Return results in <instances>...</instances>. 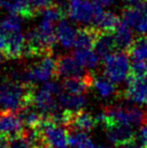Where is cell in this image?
Here are the masks:
<instances>
[{
	"label": "cell",
	"instance_id": "cell-25",
	"mask_svg": "<svg viewBox=\"0 0 147 148\" xmlns=\"http://www.w3.org/2000/svg\"><path fill=\"white\" fill-rule=\"evenodd\" d=\"M93 88L96 90L98 95L103 99H107L116 94V86L107 77H94Z\"/></svg>",
	"mask_w": 147,
	"mask_h": 148
},
{
	"label": "cell",
	"instance_id": "cell-27",
	"mask_svg": "<svg viewBox=\"0 0 147 148\" xmlns=\"http://www.w3.org/2000/svg\"><path fill=\"white\" fill-rule=\"evenodd\" d=\"M68 144L74 148H90L93 143L87 132L70 131L68 132Z\"/></svg>",
	"mask_w": 147,
	"mask_h": 148
},
{
	"label": "cell",
	"instance_id": "cell-20",
	"mask_svg": "<svg viewBox=\"0 0 147 148\" xmlns=\"http://www.w3.org/2000/svg\"><path fill=\"white\" fill-rule=\"evenodd\" d=\"M115 49H117V48H116V43H115L114 34L101 32L95 41V45H94V50L100 55V58H104L105 56L113 53Z\"/></svg>",
	"mask_w": 147,
	"mask_h": 148
},
{
	"label": "cell",
	"instance_id": "cell-29",
	"mask_svg": "<svg viewBox=\"0 0 147 148\" xmlns=\"http://www.w3.org/2000/svg\"><path fill=\"white\" fill-rule=\"evenodd\" d=\"M29 4V8L33 11L34 15H37L40 13L42 9L47 8L52 4V0H27Z\"/></svg>",
	"mask_w": 147,
	"mask_h": 148
},
{
	"label": "cell",
	"instance_id": "cell-26",
	"mask_svg": "<svg viewBox=\"0 0 147 148\" xmlns=\"http://www.w3.org/2000/svg\"><path fill=\"white\" fill-rule=\"evenodd\" d=\"M22 17L19 14L10 13L0 21V32L3 34H10L22 30Z\"/></svg>",
	"mask_w": 147,
	"mask_h": 148
},
{
	"label": "cell",
	"instance_id": "cell-10",
	"mask_svg": "<svg viewBox=\"0 0 147 148\" xmlns=\"http://www.w3.org/2000/svg\"><path fill=\"white\" fill-rule=\"evenodd\" d=\"M23 122L15 111H0V136L13 138L24 132Z\"/></svg>",
	"mask_w": 147,
	"mask_h": 148
},
{
	"label": "cell",
	"instance_id": "cell-31",
	"mask_svg": "<svg viewBox=\"0 0 147 148\" xmlns=\"http://www.w3.org/2000/svg\"><path fill=\"white\" fill-rule=\"evenodd\" d=\"M93 1L101 7H109L116 2V0H93Z\"/></svg>",
	"mask_w": 147,
	"mask_h": 148
},
{
	"label": "cell",
	"instance_id": "cell-2",
	"mask_svg": "<svg viewBox=\"0 0 147 148\" xmlns=\"http://www.w3.org/2000/svg\"><path fill=\"white\" fill-rule=\"evenodd\" d=\"M25 37H26L25 56L51 55L57 40L53 23L45 20H41L36 28L30 29L25 35Z\"/></svg>",
	"mask_w": 147,
	"mask_h": 148
},
{
	"label": "cell",
	"instance_id": "cell-23",
	"mask_svg": "<svg viewBox=\"0 0 147 148\" xmlns=\"http://www.w3.org/2000/svg\"><path fill=\"white\" fill-rule=\"evenodd\" d=\"M127 53L134 61H147V35H142L135 38Z\"/></svg>",
	"mask_w": 147,
	"mask_h": 148
},
{
	"label": "cell",
	"instance_id": "cell-13",
	"mask_svg": "<svg viewBox=\"0 0 147 148\" xmlns=\"http://www.w3.org/2000/svg\"><path fill=\"white\" fill-rule=\"evenodd\" d=\"M122 17L128 25L141 34L147 33V14L142 5H128L123 9Z\"/></svg>",
	"mask_w": 147,
	"mask_h": 148
},
{
	"label": "cell",
	"instance_id": "cell-6",
	"mask_svg": "<svg viewBox=\"0 0 147 148\" xmlns=\"http://www.w3.org/2000/svg\"><path fill=\"white\" fill-rule=\"evenodd\" d=\"M56 77V61L51 55L43 56L40 62L24 69L20 75V81L28 84L47 81L48 79Z\"/></svg>",
	"mask_w": 147,
	"mask_h": 148
},
{
	"label": "cell",
	"instance_id": "cell-1",
	"mask_svg": "<svg viewBox=\"0 0 147 148\" xmlns=\"http://www.w3.org/2000/svg\"><path fill=\"white\" fill-rule=\"evenodd\" d=\"M35 91L33 84L0 79V111H19L33 104Z\"/></svg>",
	"mask_w": 147,
	"mask_h": 148
},
{
	"label": "cell",
	"instance_id": "cell-21",
	"mask_svg": "<svg viewBox=\"0 0 147 148\" xmlns=\"http://www.w3.org/2000/svg\"><path fill=\"white\" fill-rule=\"evenodd\" d=\"M57 97L61 106L69 110H80L87 104V99L83 94H74L65 91L60 93Z\"/></svg>",
	"mask_w": 147,
	"mask_h": 148
},
{
	"label": "cell",
	"instance_id": "cell-14",
	"mask_svg": "<svg viewBox=\"0 0 147 148\" xmlns=\"http://www.w3.org/2000/svg\"><path fill=\"white\" fill-rule=\"evenodd\" d=\"M3 34V33H2ZM7 39V45L4 49V55L7 58L16 60L24 56L25 45H26V37L24 34L20 32L10 34H3Z\"/></svg>",
	"mask_w": 147,
	"mask_h": 148
},
{
	"label": "cell",
	"instance_id": "cell-8",
	"mask_svg": "<svg viewBox=\"0 0 147 148\" xmlns=\"http://www.w3.org/2000/svg\"><path fill=\"white\" fill-rule=\"evenodd\" d=\"M107 140L117 147L127 148L135 137L132 125L122 123H110L105 127Z\"/></svg>",
	"mask_w": 147,
	"mask_h": 148
},
{
	"label": "cell",
	"instance_id": "cell-34",
	"mask_svg": "<svg viewBox=\"0 0 147 148\" xmlns=\"http://www.w3.org/2000/svg\"><path fill=\"white\" fill-rule=\"evenodd\" d=\"M90 148H110L109 146H106V145H98V144H92Z\"/></svg>",
	"mask_w": 147,
	"mask_h": 148
},
{
	"label": "cell",
	"instance_id": "cell-11",
	"mask_svg": "<svg viewBox=\"0 0 147 148\" xmlns=\"http://www.w3.org/2000/svg\"><path fill=\"white\" fill-rule=\"evenodd\" d=\"M89 74L84 67L74 56L62 55L56 61V78H71V77H84Z\"/></svg>",
	"mask_w": 147,
	"mask_h": 148
},
{
	"label": "cell",
	"instance_id": "cell-18",
	"mask_svg": "<svg viewBox=\"0 0 147 148\" xmlns=\"http://www.w3.org/2000/svg\"><path fill=\"white\" fill-rule=\"evenodd\" d=\"M114 39L116 43V48L120 51H126L130 48L132 42L134 40L133 38V33L131 26L128 25L126 22H120V24L117 26V28L115 29L114 33Z\"/></svg>",
	"mask_w": 147,
	"mask_h": 148
},
{
	"label": "cell",
	"instance_id": "cell-16",
	"mask_svg": "<svg viewBox=\"0 0 147 148\" xmlns=\"http://www.w3.org/2000/svg\"><path fill=\"white\" fill-rule=\"evenodd\" d=\"M55 34H56L57 41L60 42V45L63 48L69 49L75 45L77 30L74 28V26L68 21L63 18L62 21L58 22L55 28Z\"/></svg>",
	"mask_w": 147,
	"mask_h": 148
},
{
	"label": "cell",
	"instance_id": "cell-7",
	"mask_svg": "<svg viewBox=\"0 0 147 148\" xmlns=\"http://www.w3.org/2000/svg\"><path fill=\"white\" fill-rule=\"evenodd\" d=\"M47 144L53 148H66L68 145V131L63 125L55 123L49 116L39 125Z\"/></svg>",
	"mask_w": 147,
	"mask_h": 148
},
{
	"label": "cell",
	"instance_id": "cell-4",
	"mask_svg": "<svg viewBox=\"0 0 147 148\" xmlns=\"http://www.w3.org/2000/svg\"><path fill=\"white\" fill-rule=\"evenodd\" d=\"M103 12V7L93 0H68L67 15L79 24H94Z\"/></svg>",
	"mask_w": 147,
	"mask_h": 148
},
{
	"label": "cell",
	"instance_id": "cell-36",
	"mask_svg": "<svg viewBox=\"0 0 147 148\" xmlns=\"http://www.w3.org/2000/svg\"><path fill=\"white\" fill-rule=\"evenodd\" d=\"M142 7H143L144 11H145V12H146V14H147V1L144 4H142Z\"/></svg>",
	"mask_w": 147,
	"mask_h": 148
},
{
	"label": "cell",
	"instance_id": "cell-17",
	"mask_svg": "<svg viewBox=\"0 0 147 148\" xmlns=\"http://www.w3.org/2000/svg\"><path fill=\"white\" fill-rule=\"evenodd\" d=\"M100 30L94 26H88L78 29L75 40L76 49H92L100 35Z\"/></svg>",
	"mask_w": 147,
	"mask_h": 148
},
{
	"label": "cell",
	"instance_id": "cell-37",
	"mask_svg": "<svg viewBox=\"0 0 147 148\" xmlns=\"http://www.w3.org/2000/svg\"><path fill=\"white\" fill-rule=\"evenodd\" d=\"M66 148H67V147H66Z\"/></svg>",
	"mask_w": 147,
	"mask_h": 148
},
{
	"label": "cell",
	"instance_id": "cell-28",
	"mask_svg": "<svg viewBox=\"0 0 147 148\" xmlns=\"http://www.w3.org/2000/svg\"><path fill=\"white\" fill-rule=\"evenodd\" d=\"M129 76L133 78H142L147 76V62L134 61V64L131 66Z\"/></svg>",
	"mask_w": 147,
	"mask_h": 148
},
{
	"label": "cell",
	"instance_id": "cell-12",
	"mask_svg": "<svg viewBox=\"0 0 147 148\" xmlns=\"http://www.w3.org/2000/svg\"><path fill=\"white\" fill-rule=\"evenodd\" d=\"M56 96L57 95L53 94L52 92H50L49 90H47L45 88L42 86L41 89L35 91L33 104L42 114L51 116L53 112L61 108L60 107L61 105H58L57 103L58 99H56Z\"/></svg>",
	"mask_w": 147,
	"mask_h": 148
},
{
	"label": "cell",
	"instance_id": "cell-9",
	"mask_svg": "<svg viewBox=\"0 0 147 148\" xmlns=\"http://www.w3.org/2000/svg\"><path fill=\"white\" fill-rule=\"evenodd\" d=\"M98 124L96 117L94 118L90 112L80 109V110H69L68 119L65 127L68 132L70 131H81L90 132L92 131L95 125Z\"/></svg>",
	"mask_w": 147,
	"mask_h": 148
},
{
	"label": "cell",
	"instance_id": "cell-3",
	"mask_svg": "<svg viewBox=\"0 0 147 148\" xmlns=\"http://www.w3.org/2000/svg\"><path fill=\"white\" fill-rule=\"evenodd\" d=\"M103 111L107 118L106 125L110 123L144 125L147 123V111L128 103L106 106L103 109Z\"/></svg>",
	"mask_w": 147,
	"mask_h": 148
},
{
	"label": "cell",
	"instance_id": "cell-33",
	"mask_svg": "<svg viewBox=\"0 0 147 148\" xmlns=\"http://www.w3.org/2000/svg\"><path fill=\"white\" fill-rule=\"evenodd\" d=\"M0 148H10V142L8 138L0 136Z\"/></svg>",
	"mask_w": 147,
	"mask_h": 148
},
{
	"label": "cell",
	"instance_id": "cell-22",
	"mask_svg": "<svg viewBox=\"0 0 147 148\" xmlns=\"http://www.w3.org/2000/svg\"><path fill=\"white\" fill-rule=\"evenodd\" d=\"M73 56L84 68L89 69L98 67L100 63V55L92 49H76L73 52Z\"/></svg>",
	"mask_w": 147,
	"mask_h": 148
},
{
	"label": "cell",
	"instance_id": "cell-30",
	"mask_svg": "<svg viewBox=\"0 0 147 148\" xmlns=\"http://www.w3.org/2000/svg\"><path fill=\"white\" fill-rule=\"evenodd\" d=\"M9 142H10V148H33L29 140L23 134L10 138Z\"/></svg>",
	"mask_w": 147,
	"mask_h": 148
},
{
	"label": "cell",
	"instance_id": "cell-35",
	"mask_svg": "<svg viewBox=\"0 0 147 148\" xmlns=\"http://www.w3.org/2000/svg\"><path fill=\"white\" fill-rule=\"evenodd\" d=\"M5 58V55H4L3 52H2L1 50H0V63H1L2 61H3V58Z\"/></svg>",
	"mask_w": 147,
	"mask_h": 148
},
{
	"label": "cell",
	"instance_id": "cell-19",
	"mask_svg": "<svg viewBox=\"0 0 147 148\" xmlns=\"http://www.w3.org/2000/svg\"><path fill=\"white\" fill-rule=\"evenodd\" d=\"M0 9L9 13H15L24 18L34 17L33 11L29 8L27 0H0Z\"/></svg>",
	"mask_w": 147,
	"mask_h": 148
},
{
	"label": "cell",
	"instance_id": "cell-5",
	"mask_svg": "<svg viewBox=\"0 0 147 148\" xmlns=\"http://www.w3.org/2000/svg\"><path fill=\"white\" fill-rule=\"evenodd\" d=\"M126 51L115 52L104 58L105 77L114 83L123 82L130 74V60Z\"/></svg>",
	"mask_w": 147,
	"mask_h": 148
},
{
	"label": "cell",
	"instance_id": "cell-24",
	"mask_svg": "<svg viewBox=\"0 0 147 148\" xmlns=\"http://www.w3.org/2000/svg\"><path fill=\"white\" fill-rule=\"evenodd\" d=\"M119 24V17L115 13L104 11L102 15L93 24V26L103 33H114Z\"/></svg>",
	"mask_w": 147,
	"mask_h": 148
},
{
	"label": "cell",
	"instance_id": "cell-15",
	"mask_svg": "<svg viewBox=\"0 0 147 148\" xmlns=\"http://www.w3.org/2000/svg\"><path fill=\"white\" fill-rule=\"evenodd\" d=\"M94 76L91 73L84 77H71L66 78L63 82V90L74 94H84L93 86Z\"/></svg>",
	"mask_w": 147,
	"mask_h": 148
},
{
	"label": "cell",
	"instance_id": "cell-32",
	"mask_svg": "<svg viewBox=\"0 0 147 148\" xmlns=\"http://www.w3.org/2000/svg\"><path fill=\"white\" fill-rule=\"evenodd\" d=\"M128 5H142L147 0H123Z\"/></svg>",
	"mask_w": 147,
	"mask_h": 148
}]
</instances>
